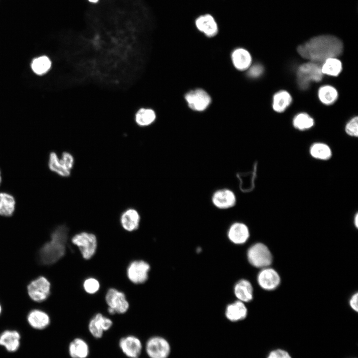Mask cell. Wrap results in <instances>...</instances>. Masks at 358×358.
<instances>
[{
  "label": "cell",
  "mask_w": 358,
  "mask_h": 358,
  "mask_svg": "<svg viewBox=\"0 0 358 358\" xmlns=\"http://www.w3.org/2000/svg\"><path fill=\"white\" fill-rule=\"evenodd\" d=\"M140 216L137 210L130 208L124 210L120 218L122 228L128 232L136 230L139 226Z\"/></svg>",
  "instance_id": "2e32d148"
},
{
  "label": "cell",
  "mask_w": 358,
  "mask_h": 358,
  "mask_svg": "<svg viewBox=\"0 0 358 358\" xmlns=\"http://www.w3.org/2000/svg\"><path fill=\"white\" fill-rule=\"evenodd\" d=\"M72 242L79 249L82 257L89 260L94 255L97 248V239L95 235L82 232L75 235Z\"/></svg>",
  "instance_id": "8992f818"
},
{
  "label": "cell",
  "mask_w": 358,
  "mask_h": 358,
  "mask_svg": "<svg viewBox=\"0 0 358 358\" xmlns=\"http://www.w3.org/2000/svg\"><path fill=\"white\" fill-rule=\"evenodd\" d=\"M195 25L198 31L208 37L215 36L219 27L215 17L210 13L199 15L195 19Z\"/></svg>",
  "instance_id": "5bb4252c"
},
{
  "label": "cell",
  "mask_w": 358,
  "mask_h": 358,
  "mask_svg": "<svg viewBox=\"0 0 358 358\" xmlns=\"http://www.w3.org/2000/svg\"><path fill=\"white\" fill-rule=\"evenodd\" d=\"M338 91L337 89L329 85L320 87L318 90V96L323 104L330 105L334 103L338 98Z\"/></svg>",
  "instance_id": "484cf974"
},
{
  "label": "cell",
  "mask_w": 358,
  "mask_h": 358,
  "mask_svg": "<svg viewBox=\"0 0 358 358\" xmlns=\"http://www.w3.org/2000/svg\"><path fill=\"white\" fill-rule=\"evenodd\" d=\"M292 100L290 93L285 90L276 92L272 96V108L278 113L284 112L291 104Z\"/></svg>",
  "instance_id": "ffe728a7"
},
{
  "label": "cell",
  "mask_w": 358,
  "mask_h": 358,
  "mask_svg": "<svg viewBox=\"0 0 358 358\" xmlns=\"http://www.w3.org/2000/svg\"><path fill=\"white\" fill-rule=\"evenodd\" d=\"M63 162L65 167L71 172L74 165V158L73 156L68 152H64L60 158Z\"/></svg>",
  "instance_id": "e575fe53"
},
{
  "label": "cell",
  "mask_w": 358,
  "mask_h": 358,
  "mask_svg": "<svg viewBox=\"0 0 358 358\" xmlns=\"http://www.w3.org/2000/svg\"><path fill=\"white\" fill-rule=\"evenodd\" d=\"M225 315L232 322L241 321L247 317V309L243 302L238 300L228 305Z\"/></svg>",
  "instance_id": "44dd1931"
},
{
  "label": "cell",
  "mask_w": 358,
  "mask_h": 358,
  "mask_svg": "<svg viewBox=\"0 0 358 358\" xmlns=\"http://www.w3.org/2000/svg\"><path fill=\"white\" fill-rule=\"evenodd\" d=\"M68 228L64 225L57 226L52 232L50 241L39 252L40 262L45 265H52L65 255L68 236Z\"/></svg>",
  "instance_id": "7a4b0ae2"
},
{
  "label": "cell",
  "mask_w": 358,
  "mask_h": 358,
  "mask_svg": "<svg viewBox=\"0 0 358 358\" xmlns=\"http://www.w3.org/2000/svg\"><path fill=\"white\" fill-rule=\"evenodd\" d=\"M345 131L347 134L352 137L358 136V117L357 116L352 118L346 124Z\"/></svg>",
  "instance_id": "836d02e7"
},
{
  "label": "cell",
  "mask_w": 358,
  "mask_h": 358,
  "mask_svg": "<svg viewBox=\"0 0 358 358\" xmlns=\"http://www.w3.org/2000/svg\"><path fill=\"white\" fill-rule=\"evenodd\" d=\"M90 2L92 3H97L99 0H88Z\"/></svg>",
  "instance_id": "ab89813d"
},
{
  "label": "cell",
  "mask_w": 358,
  "mask_h": 358,
  "mask_svg": "<svg viewBox=\"0 0 358 358\" xmlns=\"http://www.w3.org/2000/svg\"><path fill=\"white\" fill-rule=\"evenodd\" d=\"M248 75L253 78H257L262 76L264 72V67L260 64H256L251 66L248 69Z\"/></svg>",
  "instance_id": "d590c367"
},
{
  "label": "cell",
  "mask_w": 358,
  "mask_h": 358,
  "mask_svg": "<svg viewBox=\"0 0 358 358\" xmlns=\"http://www.w3.org/2000/svg\"><path fill=\"white\" fill-rule=\"evenodd\" d=\"M48 165L51 171L61 177H68L71 175V171L65 167L61 159L55 152H51L50 153Z\"/></svg>",
  "instance_id": "83f0119b"
},
{
  "label": "cell",
  "mask_w": 358,
  "mask_h": 358,
  "mask_svg": "<svg viewBox=\"0 0 358 358\" xmlns=\"http://www.w3.org/2000/svg\"><path fill=\"white\" fill-rule=\"evenodd\" d=\"M343 50L342 41L330 35L313 37L297 48V51L301 57L318 63L329 58L338 57Z\"/></svg>",
  "instance_id": "6da1fadb"
},
{
  "label": "cell",
  "mask_w": 358,
  "mask_h": 358,
  "mask_svg": "<svg viewBox=\"0 0 358 358\" xmlns=\"http://www.w3.org/2000/svg\"><path fill=\"white\" fill-rule=\"evenodd\" d=\"M247 258L249 263L258 268L268 267L272 263V255L268 248L264 244L256 243L248 251Z\"/></svg>",
  "instance_id": "277c9868"
},
{
  "label": "cell",
  "mask_w": 358,
  "mask_h": 358,
  "mask_svg": "<svg viewBox=\"0 0 358 358\" xmlns=\"http://www.w3.org/2000/svg\"><path fill=\"white\" fill-rule=\"evenodd\" d=\"M83 287L87 293L92 294L98 291L100 287V284L96 279L93 277H90L87 278L84 281Z\"/></svg>",
  "instance_id": "d6a6232c"
},
{
  "label": "cell",
  "mask_w": 358,
  "mask_h": 358,
  "mask_svg": "<svg viewBox=\"0 0 358 358\" xmlns=\"http://www.w3.org/2000/svg\"><path fill=\"white\" fill-rule=\"evenodd\" d=\"M118 346L122 353L128 358H139L143 350L140 339L132 335L121 338Z\"/></svg>",
  "instance_id": "30bf717a"
},
{
  "label": "cell",
  "mask_w": 358,
  "mask_h": 358,
  "mask_svg": "<svg viewBox=\"0 0 358 358\" xmlns=\"http://www.w3.org/2000/svg\"><path fill=\"white\" fill-rule=\"evenodd\" d=\"M185 99L189 107L195 111L204 110L211 102L209 95L202 89H196L187 92Z\"/></svg>",
  "instance_id": "8fae6325"
},
{
  "label": "cell",
  "mask_w": 358,
  "mask_h": 358,
  "mask_svg": "<svg viewBox=\"0 0 358 358\" xmlns=\"http://www.w3.org/2000/svg\"><path fill=\"white\" fill-rule=\"evenodd\" d=\"M112 320L101 313H97L90 320L88 329L91 336L95 339H100L104 332L109 330L112 327Z\"/></svg>",
  "instance_id": "4fadbf2b"
},
{
  "label": "cell",
  "mask_w": 358,
  "mask_h": 358,
  "mask_svg": "<svg viewBox=\"0 0 358 358\" xmlns=\"http://www.w3.org/2000/svg\"><path fill=\"white\" fill-rule=\"evenodd\" d=\"M51 284L44 276H39L31 281L27 286L28 294L34 301L41 302L45 300L50 293Z\"/></svg>",
  "instance_id": "ba28073f"
},
{
  "label": "cell",
  "mask_w": 358,
  "mask_h": 358,
  "mask_svg": "<svg viewBox=\"0 0 358 358\" xmlns=\"http://www.w3.org/2000/svg\"><path fill=\"white\" fill-rule=\"evenodd\" d=\"M257 280L259 285L267 290L275 289L280 282V276L276 271L268 267L263 268L259 272Z\"/></svg>",
  "instance_id": "9a60e30c"
},
{
  "label": "cell",
  "mask_w": 358,
  "mask_h": 358,
  "mask_svg": "<svg viewBox=\"0 0 358 358\" xmlns=\"http://www.w3.org/2000/svg\"><path fill=\"white\" fill-rule=\"evenodd\" d=\"M321 69L323 75L336 77L342 71V63L337 57L329 58L323 62Z\"/></svg>",
  "instance_id": "4316f807"
},
{
  "label": "cell",
  "mask_w": 358,
  "mask_h": 358,
  "mask_svg": "<svg viewBox=\"0 0 358 358\" xmlns=\"http://www.w3.org/2000/svg\"><path fill=\"white\" fill-rule=\"evenodd\" d=\"M250 236L247 226L241 222H235L231 225L228 231L230 240L236 244L245 243Z\"/></svg>",
  "instance_id": "e0dca14e"
},
{
  "label": "cell",
  "mask_w": 358,
  "mask_h": 358,
  "mask_svg": "<svg viewBox=\"0 0 358 358\" xmlns=\"http://www.w3.org/2000/svg\"><path fill=\"white\" fill-rule=\"evenodd\" d=\"M145 350L149 358H168L171 348L166 339L159 336H154L147 340Z\"/></svg>",
  "instance_id": "5b68a950"
},
{
  "label": "cell",
  "mask_w": 358,
  "mask_h": 358,
  "mask_svg": "<svg viewBox=\"0 0 358 358\" xmlns=\"http://www.w3.org/2000/svg\"><path fill=\"white\" fill-rule=\"evenodd\" d=\"M16 201L14 196L7 192H0V215L9 217L13 215Z\"/></svg>",
  "instance_id": "d4e9b609"
},
{
  "label": "cell",
  "mask_w": 358,
  "mask_h": 358,
  "mask_svg": "<svg viewBox=\"0 0 358 358\" xmlns=\"http://www.w3.org/2000/svg\"><path fill=\"white\" fill-rule=\"evenodd\" d=\"M110 314H124L128 310L129 305L124 293L113 288L109 289L105 295Z\"/></svg>",
  "instance_id": "52a82bcc"
},
{
  "label": "cell",
  "mask_w": 358,
  "mask_h": 358,
  "mask_svg": "<svg viewBox=\"0 0 358 358\" xmlns=\"http://www.w3.org/2000/svg\"><path fill=\"white\" fill-rule=\"evenodd\" d=\"M20 338L17 331L6 330L0 335V345L4 346L8 351L14 352L19 347Z\"/></svg>",
  "instance_id": "603a6c76"
},
{
  "label": "cell",
  "mask_w": 358,
  "mask_h": 358,
  "mask_svg": "<svg viewBox=\"0 0 358 358\" xmlns=\"http://www.w3.org/2000/svg\"><path fill=\"white\" fill-rule=\"evenodd\" d=\"M358 293L356 292L351 297L349 302L351 307L356 312L358 311Z\"/></svg>",
  "instance_id": "74e56055"
},
{
  "label": "cell",
  "mask_w": 358,
  "mask_h": 358,
  "mask_svg": "<svg viewBox=\"0 0 358 358\" xmlns=\"http://www.w3.org/2000/svg\"><path fill=\"white\" fill-rule=\"evenodd\" d=\"M156 118L154 111L150 109H140L136 115V121L140 126H147L152 123Z\"/></svg>",
  "instance_id": "1f68e13d"
},
{
  "label": "cell",
  "mask_w": 358,
  "mask_h": 358,
  "mask_svg": "<svg viewBox=\"0 0 358 358\" xmlns=\"http://www.w3.org/2000/svg\"><path fill=\"white\" fill-rule=\"evenodd\" d=\"M1 180H2V178H1V172L0 171V185L1 182Z\"/></svg>",
  "instance_id": "60d3db41"
},
{
  "label": "cell",
  "mask_w": 358,
  "mask_h": 358,
  "mask_svg": "<svg viewBox=\"0 0 358 358\" xmlns=\"http://www.w3.org/2000/svg\"><path fill=\"white\" fill-rule=\"evenodd\" d=\"M1 306H0V313H1Z\"/></svg>",
  "instance_id": "b9f144b4"
},
{
  "label": "cell",
  "mask_w": 358,
  "mask_h": 358,
  "mask_svg": "<svg viewBox=\"0 0 358 358\" xmlns=\"http://www.w3.org/2000/svg\"><path fill=\"white\" fill-rule=\"evenodd\" d=\"M231 57L235 67L238 70L245 71L251 66L252 61L251 55L244 48L236 49L233 52Z\"/></svg>",
  "instance_id": "ac0fdd59"
},
{
  "label": "cell",
  "mask_w": 358,
  "mask_h": 358,
  "mask_svg": "<svg viewBox=\"0 0 358 358\" xmlns=\"http://www.w3.org/2000/svg\"><path fill=\"white\" fill-rule=\"evenodd\" d=\"M27 320L30 325L36 329H43L50 323L48 315L38 309L31 310L28 315Z\"/></svg>",
  "instance_id": "7402d4cb"
},
{
  "label": "cell",
  "mask_w": 358,
  "mask_h": 358,
  "mask_svg": "<svg viewBox=\"0 0 358 358\" xmlns=\"http://www.w3.org/2000/svg\"><path fill=\"white\" fill-rule=\"evenodd\" d=\"M150 265L143 260H136L130 263L127 269V275L134 284L144 283L148 279Z\"/></svg>",
  "instance_id": "9c48e42d"
},
{
  "label": "cell",
  "mask_w": 358,
  "mask_h": 358,
  "mask_svg": "<svg viewBox=\"0 0 358 358\" xmlns=\"http://www.w3.org/2000/svg\"><path fill=\"white\" fill-rule=\"evenodd\" d=\"M310 154L314 158L327 160L332 156V151L330 147L323 143H315L310 148Z\"/></svg>",
  "instance_id": "f1b7e54d"
},
{
  "label": "cell",
  "mask_w": 358,
  "mask_h": 358,
  "mask_svg": "<svg viewBox=\"0 0 358 358\" xmlns=\"http://www.w3.org/2000/svg\"><path fill=\"white\" fill-rule=\"evenodd\" d=\"M68 351L71 358H87L90 354V347L84 339L76 338L69 344Z\"/></svg>",
  "instance_id": "d6986e66"
},
{
  "label": "cell",
  "mask_w": 358,
  "mask_h": 358,
  "mask_svg": "<svg viewBox=\"0 0 358 358\" xmlns=\"http://www.w3.org/2000/svg\"><path fill=\"white\" fill-rule=\"evenodd\" d=\"M267 358H292L290 354L285 350L277 349L271 351Z\"/></svg>",
  "instance_id": "8d00e7d4"
},
{
  "label": "cell",
  "mask_w": 358,
  "mask_h": 358,
  "mask_svg": "<svg viewBox=\"0 0 358 358\" xmlns=\"http://www.w3.org/2000/svg\"><path fill=\"white\" fill-rule=\"evenodd\" d=\"M323 77L321 65L312 61L300 65L296 72L297 83L302 90H306L312 82L321 81Z\"/></svg>",
  "instance_id": "3957f363"
},
{
  "label": "cell",
  "mask_w": 358,
  "mask_h": 358,
  "mask_svg": "<svg viewBox=\"0 0 358 358\" xmlns=\"http://www.w3.org/2000/svg\"><path fill=\"white\" fill-rule=\"evenodd\" d=\"M314 119L305 112L297 113L292 120V124L294 127L301 131L311 128L314 126Z\"/></svg>",
  "instance_id": "f546056e"
},
{
  "label": "cell",
  "mask_w": 358,
  "mask_h": 358,
  "mask_svg": "<svg viewBox=\"0 0 358 358\" xmlns=\"http://www.w3.org/2000/svg\"><path fill=\"white\" fill-rule=\"evenodd\" d=\"M51 62L46 56H41L34 59L31 64V68L34 73L38 75H42L46 73L50 68Z\"/></svg>",
  "instance_id": "4dcf8cb0"
},
{
  "label": "cell",
  "mask_w": 358,
  "mask_h": 358,
  "mask_svg": "<svg viewBox=\"0 0 358 358\" xmlns=\"http://www.w3.org/2000/svg\"><path fill=\"white\" fill-rule=\"evenodd\" d=\"M354 223L356 227L358 228V213H356L355 217H354Z\"/></svg>",
  "instance_id": "f35d334b"
},
{
  "label": "cell",
  "mask_w": 358,
  "mask_h": 358,
  "mask_svg": "<svg viewBox=\"0 0 358 358\" xmlns=\"http://www.w3.org/2000/svg\"><path fill=\"white\" fill-rule=\"evenodd\" d=\"M213 205L219 209H228L234 206L237 198L234 192L228 188H221L215 191L211 196Z\"/></svg>",
  "instance_id": "7c38bea8"
},
{
  "label": "cell",
  "mask_w": 358,
  "mask_h": 358,
  "mask_svg": "<svg viewBox=\"0 0 358 358\" xmlns=\"http://www.w3.org/2000/svg\"><path fill=\"white\" fill-rule=\"evenodd\" d=\"M253 290L251 283L246 279L240 280L234 287L236 296L243 302H249L253 299Z\"/></svg>",
  "instance_id": "cb8c5ba5"
}]
</instances>
